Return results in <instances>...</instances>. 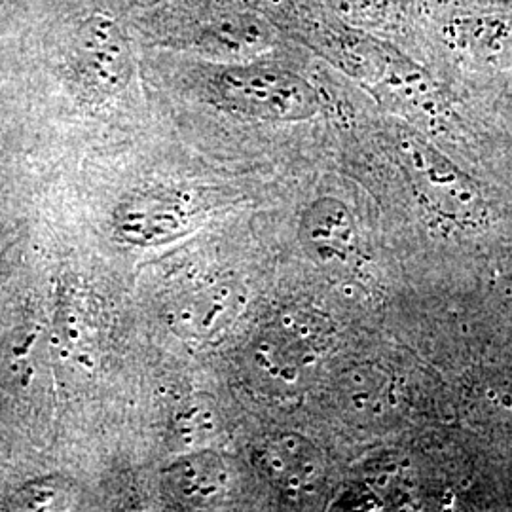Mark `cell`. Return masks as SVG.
<instances>
[{"instance_id":"1","label":"cell","mask_w":512,"mask_h":512,"mask_svg":"<svg viewBox=\"0 0 512 512\" xmlns=\"http://www.w3.org/2000/svg\"><path fill=\"white\" fill-rule=\"evenodd\" d=\"M213 90L222 105L256 120L302 122L319 112V97L310 84L275 67H228L215 76Z\"/></svg>"},{"instance_id":"2","label":"cell","mask_w":512,"mask_h":512,"mask_svg":"<svg viewBox=\"0 0 512 512\" xmlns=\"http://www.w3.org/2000/svg\"><path fill=\"white\" fill-rule=\"evenodd\" d=\"M403 164L421 200L440 217L465 228L482 226L488 219V203L480 186L412 131H403Z\"/></svg>"},{"instance_id":"3","label":"cell","mask_w":512,"mask_h":512,"mask_svg":"<svg viewBox=\"0 0 512 512\" xmlns=\"http://www.w3.org/2000/svg\"><path fill=\"white\" fill-rule=\"evenodd\" d=\"M73 73L82 92L103 99L128 84L131 50L120 25L103 14L86 19L74 40Z\"/></svg>"},{"instance_id":"4","label":"cell","mask_w":512,"mask_h":512,"mask_svg":"<svg viewBox=\"0 0 512 512\" xmlns=\"http://www.w3.org/2000/svg\"><path fill=\"white\" fill-rule=\"evenodd\" d=\"M253 463L279 492L293 497L313 494L327 475L319 448L298 433H274L256 442Z\"/></svg>"},{"instance_id":"5","label":"cell","mask_w":512,"mask_h":512,"mask_svg":"<svg viewBox=\"0 0 512 512\" xmlns=\"http://www.w3.org/2000/svg\"><path fill=\"white\" fill-rule=\"evenodd\" d=\"M190 217V205L175 196H141L116 211L114 232L129 245L148 247L181 234Z\"/></svg>"},{"instance_id":"6","label":"cell","mask_w":512,"mask_h":512,"mask_svg":"<svg viewBox=\"0 0 512 512\" xmlns=\"http://www.w3.org/2000/svg\"><path fill=\"white\" fill-rule=\"evenodd\" d=\"M300 241L323 264H346L359 247V234L346 203L321 198L311 203L300 220Z\"/></svg>"},{"instance_id":"7","label":"cell","mask_w":512,"mask_h":512,"mask_svg":"<svg viewBox=\"0 0 512 512\" xmlns=\"http://www.w3.org/2000/svg\"><path fill=\"white\" fill-rule=\"evenodd\" d=\"M167 494L186 509L220 505L232 486V473L217 454L198 450L177 459L164 473Z\"/></svg>"},{"instance_id":"8","label":"cell","mask_w":512,"mask_h":512,"mask_svg":"<svg viewBox=\"0 0 512 512\" xmlns=\"http://www.w3.org/2000/svg\"><path fill=\"white\" fill-rule=\"evenodd\" d=\"M245 306V291L220 283L188 294L171 311V327L181 336L207 338L230 325Z\"/></svg>"},{"instance_id":"9","label":"cell","mask_w":512,"mask_h":512,"mask_svg":"<svg viewBox=\"0 0 512 512\" xmlns=\"http://www.w3.org/2000/svg\"><path fill=\"white\" fill-rule=\"evenodd\" d=\"M268 334L291 355L296 365L308 370L329 349L332 321L321 311L296 306L281 311Z\"/></svg>"},{"instance_id":"10","label":"cell","mask_w":512,"mask_h":512,"mask_svg":"<svg viewBox=\"0 0 512 512\" xmlns=\"http://www.w3.org/2000/svg\"><path fill=\"white\" fill-rule=\"evenodd\" d=\"M219 427L217 412L205 397L186 399L173 414L169 433L173 446L181 448L184 454L203 450L205 442L215 437Z\"/></svg>"},{"instance_id":"11","label":"cell","mask_w":512,"mask_h":512,"mask_svg":"<svg viewBox=\"0 0 512 512\" xmlns=\"http://www.w3.org/2000/svg\"><path fill=\"white\" fill-rule=\"evenodd\" d=\"M76 503V488L71 480L61 476L37 478L10 499L12 511H69Z\"/></svg>"},{"instance_id":"12","label":"cell","mask_w":512,"mask_h":512,"mask_svg":"<svg viewBox=\"0 0 512 512\" xmlns=\"http://www.w3.org/2000/svg\"><path fill=\"white\" fill-rule=\"evenodd\" d=\"M207 38L222 52L241 55L253 54L264 48L268 33L251 19L236 18L211 27L207 31Z\"/></svg>"},{"instance_id":"13","label":"cell","mask_w":512,"mask_h":512,"mask_svg":"<svg viewBox=\"0 0 512 512\" xmlns=\"http://www.w3.org/2000/svg\"><path fill=\"white\" fill-rule=\"evenodd\" d=\"M88 323H90V315L82 296H76L73 291L71 294H65V300L57 315V327H59L63 348L69 351H84L90 342Z\"/></svg>"},{"instance_id":"14","label":"cell","mask_w":512,"mask_h":512,"mask_svg":"<svg viewBox=\"0 0 512 512\" xmlns=\"http://www.w3.org/2000/svg\"><path fill=\"white\" fill-rule=\"evenodd\" d=\"M385 387L387 384L378 370L372 366H359L346 380L344 393L353 408L365 412L378 406V399L384 397Z\"/></svg>"},{"instance_id":"15","label":"cell","mask_w":512,"mask_h":512,"mask_svg":"<svg viewBox=\"0 0 512 512\" xmlns=\"http://www.w3.org/2000/svg\"><path fill=\"white\" fill-rule=\"evenodd\" d=\"M495 414L501 418L503 427L509 431L512 439V393H503L492 399Z\"/></svg>"}]
</instances>
